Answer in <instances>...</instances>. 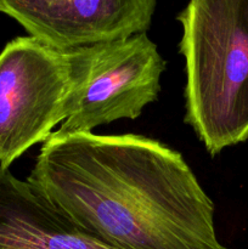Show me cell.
<instances>
[{
	"label": "cell",
	"mask_w": 248,
	"mask_h": 249,
	"mask_svg": "<svg viewBox=\"0 0 248 249\" xmlns=\"http://www.w3.org/2000/svg\"><path fill=\"white\" fill-rule=\"evenodd\" d=\"M27 181L114 249H225L214 204L184 157L134 134L53 133Z\"/></svg>",
	"instance_id": "1"
},
{
	"label": "cell",
	"mask_w": 248,
	"mask_h": 249,
	"mask_svg": "<svg viewBox=\"0 0 248 249\" xmlns=\"http://www.w3.org/2000/svg\"><path fill=\"white\" fill-rule=\"evenodd\" d=\"M177 21L185 123L215 156L248 139V0H189Z\"/></svg>",
	"instance_id": "2"
},
{
	"label": "cell",
	"mask_w": 248,
	"mask_h": 249,
	"mask_svg": "<svg viewBox=\"0 0 248 249\" xmlns=\"http://www.w3.org/2000/svg\"><path fill=\"white\" fill-rule=\"evenodd\" d=\"M73 87L58 134L135 119L158 99L165 61L146 33L70 50Z\"/></svg>",
	"instance_id": "3"
},
{
	"label": "cell",
	"mask_w": 248,
	"mask_h": 249,
	"mask_svg": "<svg viewBox=\"0 0 248 249\" xmlns=\"http://www.w3.org/2000/svg\"><path fill=\"white\" fill-rule=\"evenodd\" d=\"M73 87L70 50L18 36L0 53V169L45 142L68 116Z\"/></svg>",
	"instance_id": "4"
},
{
	"label": "cell",
	"mask_w": 248,
	"mask_h": 249,
	"mask_svg": "<svg viewBox=\"0 0 248 249\" xmlns=\"http://www.w3.org/2000/svg\"><path fill=\"white\" fill-rule=\"evenodd\" d=\"M157 0H0V12L58 50L146 33Z\"/></svg>",
	"instance_id": "5"
},
{
	"label": "cell",
	"mask_w": 248,
	"mask_h": 249,
	"mask_svg": "<svg viewBox=\"0 0 248 249\" xmlns=\"http://www.w3.org/2000/svg\"><path fill=\"white\" fill-rule=\"evenodd\" d=\"M0 249H114L90 237L43 192L0 169Z\"/></svg>",
	"instance_id": "6"
},
{
	"label": "cell",
	"mask_w": 248,
	"mask_h": 249,
	"mask_svg": "<svg viewBox=\"0 0 248 249\" xmlns=\"http://www.w3.org/2000/svg\"><path fill=\"white\" fill-rule=\"evenodd\" d=\"M225 249H228V248H225Z\"/></svg>",
	"instance_id": "7"
}]
</instances>
